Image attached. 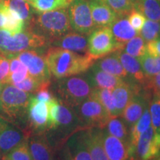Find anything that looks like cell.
<instances>
[{
	"label": "cell",
	"instance_id": "8992f818",
	"mask_svg": "<svg viewBox=\"0 0 160 160\" xmlns=\"http://www.w3.org/2000/svg\"><path fill=\"white\" fill-rule=\"evenodd\" d=\"M73 109L85 129L91 128H103L111 118L105 108L91 97L84 100Z\"/></svg>",
	"mask_w": 160,
	"mask_h": 160
},
{
	"label": "cell",
	"instance_id": "f907efd6",
	"mask_svg": "<svg viewBox=\"0 0 160 160\" xmlns=\"http://www.w3.org/2000/svg\"><path fill=\"white\" fill-rule=\"evenodd\" d=\"M2 160H4V159H2Z\"/></svg>",
	"mask_w": 160,
	"mask_h": 160
},
{
	"label": "cell",
	"instance_id": "1f68e13d",
	"mask_svg": "<svg viewBox=\"0 0 160 160\" xmlns=\"http://www.w3.org/2000/svg\"><path fill=\"white\" fill-rule=\"evenodd\" d=\"M139 60L146 77H153L160 73V57H153L146 53Z\"/></svg>",
	"mask_w": 160,
	"mask_h": 160
},
{
	"label": "cell",
	"instance_id": "52a82bcc",
	"mask_svg": "<svg viewBox=\"0 0 160 160\" xmlns=\"http://www.w3.org/2000/svg\"><path fill=\"white\" fill-rule=\"evenodd\" d=\"M122 50L110 27L97 28L88 37L87 54L97 59Z\"/></svg>",
	"mask_w": 160,
	"mask_h": 160
},
{
	"label": "cell",
	"instance_id": "d590c367",
	"mask_svg": "<svg viewBox=\"0 0 160 160\" xmlns=\"http://www.w3.org/2000/svg\"><path fill=\"white\" fill-rule=\"evenodd\" d=\"M4 160H32L28 141L17 146L3 157Z\"/></svg>",
	"mask_w": 160,
	"mask_h": 160
},
{
	"label": "cell",
	"instance_id": "83f0119b",
	"mask_svg": "<svg viewBox=\"0 0 160 160\" xmlns=\"http://www.w3.org/2000/svg\"><path fill=\"white\" fill-rule=\"evenodd\" d=\"M34 11L44 13L57 11L59 9L68 8L72 0H27Z\"/></svg>",
	"mask_w": 160,
	"mask_h": 160
},
{
	"label": "cell",
	"instance_id": "7bdbcfd3",
	"mask_svg": "<svg viewBox=\"0 0 160 160\" xmlns=\"http://www.w3.org/2000/svg\"><path fill=\"white\" fill-rule=\"evenodd\" d=\"M29 75L28 71H19L14 72V73H10L8 77V84H11V85H14V84L19 83L20 82L23 81Z\"/></svg>",
	"mask_w": 160,
	"mask_h": 160
},
{
	"label": "cell",
	"instance_id": "f546056e",
	"mask_svg": "<svg viewBox=\"0 0 160 160\" xmlns=\"http://www.w3.org/2000/svg\"><path fill=\"white\" fill-rule=\"evenodd\" d=\"M90 97L98 100L105 108L111 118L117 117L111 91L100 88H93Z\"/></svg>",
	"mask_w": 160,
	"mask_h": 160
},
{
	"label": "cell",
	"instance_id": "681fc988",
	"mask_svg": "<svg viewBox=\"0 0 160 160\" xmlns=\"http://www.w3.org/2000/svg\"><path fill=\"white\" fill-rule=\"evenodd\" d=\"M4 0H0V2H3Z\"/></svg>",
	"mask_w": 160,
	"mask_h": 160
},
{
	"label": "cell",
	"instance_id": "ac0fdd59",
	"mask_svg": "<svg viewBox=\"0 0 160 160\" xmlns=\"http://www.w3.org/2000/svg\"><path fill=\"white\" fill-rule=\"evenodd\" d=\"M88 37L74 31H70L61 37L53 39L49 43L52 47L68 50L77 53H87Z\"/></svg>",
	"mask_w": 160,
	"mask_h": 160
},
{
	"label": "cell",
	"instance_id": "5b68a950",
	"mask_svg": "<svg viewBox=\"0 0 160 160\" xmlns=\"http://www.w3.org/2000/svg\"><path fill=\"white\" fill-rule=\"evenodd\" d=\"M92 89L93 86L85 76L57 79L55 85L57 99L72 108L90 97Z\"/></svg>",
	"mask_w": 160,
	"mask_h": 160
},
{
	"label": "cell",
	"instance_id": "b9f144b4",
	"mask_svg": "<svg viewBox=\"0 0 160 160\" xmlns=\"http://www.w3.org/2000/svg\"><path fill=\"white\" fill-rule=\"evenodd\" d=\"M10 62V73L19 71H28L27 67L17 57H12L9 59Z\"/></svg>",
	"mask_w": 160,
	"mask_h": 160
},
{
	"label": "cell",
	"instance_id": "4fadbf2b",
	"mask_svg": "<svg viewBox=\"0 0 160 160\" xmlns=\"http://www.w3.org/2000/svg\"><path fill=\"white\" fill-rule=\"evenodd\" d=\"M48 109L46 102H40L32 96L28 108V124L33 133H42L48 129Z\"/></svg>",
	"mask_w": 160,
	"mask_h": 160
},
{
	"label": "cell",
	"instance_id": "74e56055",
	"mask_svg": "<svg viewBox=\"0 0 160 160\" xmlns=\"http://www.w3.org/2000/svg\"><path fill=\"white\" fill-rule=\"evenodd\" d=\"M128 19L130 25L132 26V28L139 33L142 28L146 21L145 16L134 9H133V11L128 15Z\"/></svg>",
	"mask_w": 160,
	"mask_h": 160
},
{
	"label": "cell",
	"instance_id": "4316f807",
	"mask_svg": "<svg viewBox=\"0 0 160 160\" xmlns=\"http://www.w3.org/2000/svg\"><path fill=\"white\" fill-rule=\"evenodd\" d=\"M104 128L109 134L121 140L125 145L128 147L130 131L122 117L111 118Z\"/></svg>",
	"mask_w": 160,
	"mask_h": 160
},
{
	"label": "cell",
	"instance_id": "ba28073f",
	"mask_svg": "<svg viewBox=\"0 0 160 160\" xmlns=\"http://www.w3.org/2000/svg\"><path fill=\"white\" fill-rule=\"evenodd\" d=\"M68 10L70 25L73 31L88 36L97 28L88 0H72Z\"/></svg>",
	"mask_w": 160,
	"mask_h": 160
},
{
	"label": "cell",
	"instance_id": "ab89813d",
	"mask_svg": "<svg viewBox=\"0 0 160 160\" xmlns=\"http://www.w3.org/2000/svg\"><path fill=\"white\" fill-rule=\"evenodd\" d=\"M10 75L9 59L0 53V83L2 85L8 84Z\"/></svg>",
	"mask_w": 160,
	"mask_h": 160
},
{
	"label": "cell",
	"instance_id": "8fae6325",
	"mask_svg": "<svg viewBox=\"0 0 160 160\" xmlns=\"http://www.w3.org/2000/svg\"><path fill=\"white\" fill-rule=\"evenodd\" d=\"M160 152V133L156 132L151 126L142 133L135 149L137 160H153Z\"/></svg>",
	"mask_w": 160,
	"mask_h": 160
},
{
	"label": "cell",
	"instance_id": "5bb4252c",
	"mask_svg": "<svg viewBox=\"0 0 160 160\" xmlns=\"http://www.w3.org/2000/svg\"><path fill=\"white\" fill-rule=\"evenodd\" d=\"M61 150L62 160H92L84 140L83 130L72 135Z\"/></svg>",
	"mask_w": 160,
	"mask_h": 160
},
{
	"label": "cell",
	"instance_id": "277c9868",
	"mask_svg": "<svg viewBox=\"0 0 160 160\" xmlns=\"http://www.w3.org/2000/svg\"><path fill=\"white\" fill-rule=\"evenodd\" d=\"M48 44L45 37L28 28L15 35L0 28V53L8 59L17 57L21 52L42 48Z\"/></svg>",
	"mask_w": 160,
	"mask_h": 160
},
{
	"label": "cell",
	"instance_id": "44dd1931",
	"mask_svg": "<svg viewBox=\"0 0 160 160\" xmlns=\"http://www.w3.org/2000/svg\"><path fill=\"white\" fill-rule=\"evenodd\" d=\"M89 70V74L87 77L88 78L93 88H100L112 91L117 86L125 82L126 80L129 79L110 74L108 73L101 71L93 65Z\"/></svg>",
	"mask_w": 160,
	"mask_h": 160
},
{
	"label": "cell",
	"instance_id": "484cf974",
	"mask_svg": "<svg viewBox=\"0 0 160 160\" xmlns=\"http://www.w3.org/2000/svg\"><path fill=\"white\" fill-rule=\"evenodd\" d=\"M133 9L146 19L160 22V0H133Z\"/></svg>",
	"mask_w": 160,
	"mask_h": 160
},
{
	"label": "cell",
	"instance_id": "6da1fadb",
	"mask_svg": "<svg viewBox=\"0 0 160 160\" xmlns=\"http://www.w3.org/2000/svg\"><path fill=\"white\" fill-rule=\"evenodd\" d=\"M45 58L50 73L57 79L85 73L96 62L87 53L79 54L52 46L48 49Z\"/></svg>",
	"mask_w": 160,
	"mask_h": 160
},
{
	"label": "cell",
	"instance_id": "f6af8a7d",
	"mask_svg": "<svg viewBox=\"0 0 160 160\" xmlns=\"http://www.w3.org/2000/svg\"><path fill=\"white\" fill-rule=\"evenodd\" d=\"M3 85L2 84L0 83V96H1V93H2V88H3Z\"/></svg>",
	"mask_w": 160,
	"mask_h": 160
},
{
	"label": "cell",
	"instance_id": "f1b7e54d",
	"mask_svg": "<svg viewBox=\"0 0 160 160\" xmlns=\"http://www.w3.org/2000/svg\"><path fill=\"white\" fill-rule=\"evenodd\" d=\"M3 2L14 11L25 22L26 26L33 17V8L27 0H4Z\"/></svg>",
	"mask_w": 160,
	"mask_h": 160
},
{
	"label": "cell",
	"instance_id": "d6986e66",
	"mask_svg": "<svg viewBox=\"0 0 160 160\" xmlns=\"http://www.w3.org/2000/svg\"><path fill=\"white\" fill-rule=\"evenodd\" d=\"M96 28L110 27L119 17L101 0H88Z\"/></svg>",
	"mask_w": 160,
	"mask_h": 160
},
{
	"label": "cell",
	"instance_id": "7dc6e473",
	"mask_svg": "<svg viewBox=\"0 0 160 160\" xmlns=\"http://www.w3.org/2000/svg\"><path fill=\"white\" fill-rule=\"evenodd\" d=\"M53 160H62V159H60V158H57V159H55V158H54V159H53Z\"/></svg>",
	"mask_w": 160,
	"mask_h": 160
},
{
	"label": "cell",
	"instance_id": "e575fe53",
	"mask_svg": "<svg viewBox=\"0 0 160 160\" xmlns=\"http://www.w3.org/2000/svg\"><path fill=\"white\" fill-rule=\"evenodd\" d=\"M117 13L119 17L128 16L133 9V0H101Z\"/></svg>",
	"mask_w": 160,
	"mask_h": 160
},
{
	"label": "cell",
	"instance_id": "4dcf8cb0",
	"mask_svg": "<svg viewBox=\"0 0 160 160\" xmlns=\"http://www.w3.org/2000/svg\"><path fill=\"white\" fill-rule=\"evenodd\" d=\"M122 50L128 54L139 59L146 53V42L139 34L127 42Z\"/></svg>",
	"mask_w": 160,
	"mask_h": 160
},
{
	"label": "cell",
	"instance_id": "30bf717a",
	"mask_svg": "<svg viewBox=\"0 0 160 160\" xmlns=\"http://www.w3.org/2000/svg\"><path fill=\"white\" fill-rule=\"evenodd\" d=\"M27 67L29 75L41 82L51 80V74L46 62L45 56L37 51H25L21 52L17 57Z\"/></svg>",
	"mask_w": 160,
	"mask_h": 160
},
{
	"label": "cell",
	"instance_id": "603a6c76",
	"mask_svg": "<svg viewBox=\"0 0 160 160\" xmlns=\"http://www.w3.org/2000/svg\"><path fill=\"white\" fill-rule=\"evenodd\" d=\"M110 28L117 42L122 48V50L127 42L139 34V32L133 29L130 25L127 16L119 17L110 26Z\"/></svg>",
	"mask_w": 160,
	"mask_h": 160
},
{
	"label": "cell",
	"instance_id": "ee69618b",
	"mask_svg": "<svg viewBox=\"0 0 160 160\" xmlns=\"http://www.w3.org/2000/svg\"><path fill=\"white\" fill-rule=\"evenodd\" d=\"M4 25V18L2 15V13H0V28H2Z\"/></svg>",
	"mask_w": 160,
	"mask_h": 160
},
{
	"label": "cell",
	"instance_id": "ffe728a7",
	"mask_svg": "<svg viewBox=\"0 0 160 160\" xmlns=\"http://www.w3.org/2000/svg\"><path fill=\"white\" fill-rule=\"evenodd\" d=\"M102 130V142L109 160H136L129 153L128 146L121 140L109 134L105 129Z\"/></svg>",
	"mask_w": 160,
	"mask_h": 160
},
{
	"label": "cell",
	"instance_id": "e0dca14e",
	"mask_svg": "<svg viewBox=\"0 0 160 160\" xmlns=\"http://www.w3.org/2000/svg\"><path fill=\"white\" fill-rule=\"evenodd\" d=\"M83 137L92 160H109L104 148L102 128H91L83 130Z\"/></svg>",
	"mask_w": 160,
	"mask_h": 160
},
{
	"label": "cell",
	"instance_id": "7402d4cb",
	"mask_svg": "<svg viewBox=\"0 0 160 160\" xmlns=\"http://www.w3.org/2000/svg\"><path fill=\"white\" fill-rule=\"evenodd\" d=\"M115 53H117L118 58L129 77L142 85L145 82L146 77L142 68L139 59L128 54L123 50H119L115 51Z\"/></svg>",
	"mask_w": 160,
	"mask_h": 160
},
{
	"label": "cell",
	"instance_id": "d4e9b609",
	"mask_svg": "<svg viewBox=\"0 0 160 160\" xmlns=\"http://www.w3.org/2000/svg\"><path fill=\"white\" fill-rule=\"evenodd\" d=\"M0 13L4 18L2 28L9 32L11 35H15L25 30L26 28L25 22L3 2H0Z\"/></svg>",
	"mask_w": 160,
	"mask_h": 160
},
{
	"label": "cell",
	"instance_id": "bcb514c9",
	"mask_svg": "<svg viewBox=\"0 0 160 160\" xmlns=\"http://www.w3.org/2000/svg\"><path fill=\"white\" fill-rule=\"evenodd\" d=\"M3 159V154L2 153V152L0 151V160H2Z\"/></svg>",
	"mask_w": 160,
	"mask_h": 160
},
{
	"label": "cell",
	"instance_id": "9a60e30c",
	"mask_svg": "<svg viewBox=\"0 0 160 160\" xmlns=\"http://www.w3.org/2000/svg\"><path fill=\"white\" fill-rule=\"evenodd\" d=\"M142 86L134 80L129 79L112 90V96L114 101L117 117H121L126 106L128 105L133 96L142 88Z\"/></svg>",
	"mask_w": 160,
	"mask_h": 160
},
{
	"label": "cell",
	"instance_id": "d6a6232c",
	"mask_svg": "<svg viewBox=\"0 0 160 160\" xmlns=\"http://www.w3.org/2000/svg\"><path fill=\"white\" fill-rule=\"evenodd\" d=\"M148 108L151 117L152 127L154 131L160 133V96L152 93L149 100Z\"/></svg>",
	"mask_w": 160,
	"mask_h": 160
},
{
	"label": "cell",
	"instance_id": "7c38bea8",
	"mask_svg": "<svg viewBox=\"0 0 160 160\" xmlns=\"http://www.w3.org/2000/svg\"><path fill=\"white\" fill-rule=\"evenodd\" d=\"M152 93L142 87L130 101L122 113L121 117L124 120L129 131L142 115L144 111L149 105V100Z\"/></svg>",
	"mask_w": 160,
	"mask_h": 160
},
{
	"label": "cell",
	"instance_id": "9c48e42d",
	"mask_svg": "<svg viewBox=\"0 0 160 160\" xmlns=\"http://www.w3.org/2000/svg\"><path fill=\"white\" fill-rule=\"evenodd\" d=\"M29 128H23L0 116V151L3 157L24 142L32 134Z\"/></svg>",
	"mask_w": 160,
	"mask_h": 160
},
{
	"label": "cell",
	"instance_id": "836d02e7",
	"mask_svg": "<svg viewBox=\"0 0 160 160\" xmlns=\"http://www.w3.org/2000/svg\"><path fill=\"white\" fill-rule=\"evenodd\" d=\"M139 35L146 43L159 39L160 38V22L146 19L142 28L139 32Z\"/></svg>",
	"mask_w": 160,
	"mask_h": 160
},
{
	"label": "cell",
	"instance_id": "3957f363",
	"mask_svg": "<svg viewBox=\"0 0 160 160\" xmlns=\"http://www.w3.org/2000/svg\"><path fill=\"white\" fill-rule=\"evenodd\" d=\"M26 28L43 36L48 41L61 37L71 31L70 25L68 10L59 9L57 11L37 13L33 15Z\"/></svg>",
	"mask_w": 160,
	"mask_h": 160
},
{
	"label": "cell",
	"instance_id": "7a4b0ae2",
	"mask_svg": "<svg viewBox=\"0 0 160 160\" xmlns=\"http://www.w3.org/2000/svg\"><path fill=\"white\" fill-rule=\"evenodd\" d=\"M32 96L11 84L4 85L0 96V116L23 128H29L28 108Z\"/></svg>",
	"mask_w": 160,
	"mask_h": 160
},
{
	"label": "cell",
	"instance_id": "8d00e7d4",
	"mask_svg": "<svg viewBox=\"0 0 160 160\" xmlns=\"http://www.w3.org/2000/svg\"><path fill=\"white\" fill-rule=\"evenodd\" d=\"M42 82H44L39 81L36 78L31 77V75H28L23 81L20 82L19 83L14 84L13 85H14L15 87L22 90V91L27 92V93H35L38 91V89L39 88Z\"/></svg>",
	"mask_w": 160,
	"mask_h": 160
},
{
	"label": "cell",
	"instance_id": "2e32d148",
	"mask_svg": "<svg viewBox=\"0 0 160 160\" xmlns=\"http://www.w3.org/2000/svg\"><path fill=\"white\" fill-rule=\"evenodd\" d=\"M32 160H53L55 151L45 132L32 133L28 140Z\"/></svg>",
	"mask_w": 160,
	"mask_h": 160
},
{
	"label": "cell",
	"instance_id": "cb8c5ba5",
	"mask_svg": "<svg viewBox=\"0 0 160 160\" xmlns=\"http://www.w3.org/2000/svg\"><path fill=\"white\" fill-rule=\"evenodd\" d=\"M93 65L101 71L108 73L110 74L124 78V79H131L123 68L115 52L97 59Z\"/></svg>",
	"mask_w": 160,
	"mask_h": 160
},
{
	"label": "cell",
	"instance_id": "f35d334b",
	"mask_svg": "<svg viewBox=\"0 0 160 160\" xmlns=\"http://www.w3.org/2000/svg\"><path fill=\"white\" fill-rule=\"evenodd\" d=\"M142 86L144 89L160 96V73L153 77H146L145 82Z\"/></svg>",
	"mask_w": 160,
	"mask_h": 160
},
{
	"label": "cell",
	"instance_id": "c3c4849f",
	"mask_svg": "<svg viewBox=\"0 0 160 160\" xmlns=\"http://www.w3.org/2000/svg\"><path fill=\"white\" fill-rule=\"evenodd\" d=\"M157 157H158V159H159L160 160V152H159V154L157 156Z\"/></svg>",
	"mask_w": 160,
	"mask_h": 160
},
{
	"label": "cell",
	"instance_id": "60d3db41",
	"mask_svg": "<svg viewBox=\"0 0 160 160\" xmlns=\"http://www.w3.org/2000/svg\"><path fill=\"white\" fill-rule=\"evenodd\" d=\"M146 53L153 57H160V38L146 43Z\"/></svg>",
	"mask_w": 160,
	"mask_h": 160
}]
</instances>
